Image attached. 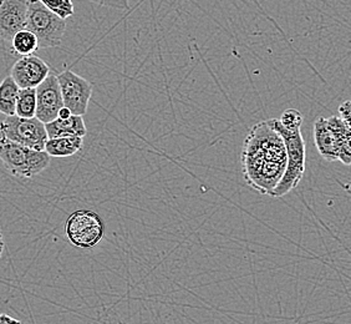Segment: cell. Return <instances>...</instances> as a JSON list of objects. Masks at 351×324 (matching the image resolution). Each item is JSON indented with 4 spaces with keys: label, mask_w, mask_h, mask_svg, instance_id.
I'll use <instances>...</instances> for the list:
<instances>
[{
    "label": "cell",
    "mask_w": 351,
    "mask_h": 324,
    "mask_svg": "<svg viewBox=\"0 0 351 324\" xmlns=\"http://www.w3.org/2000/svg\"><path fill=\"white\" fill-rule=\"evenodd\" d=\"M339 113H340V117L344 120L348 125H350L351 120V106L350 102L346 100L339 106Z\"/></svg>",
    "instance_id": "cell-21"
},
{
    "label": "cell",
    "mask_w": 351,
    "mask_h": 324,
    "mask_svg": "<svg viewBox=\"0 0 351 324\" xmlns=\"http://www.w3.org/2000/svg\"><path fill=\"white\" fill-rule=\"evenodd\" d=\"M0 131L4 136L23 145L29 149L44 151L47 140L45 124H43L36 117H19V116H7L5 120L0 122Z\"/></svg>",
    "instance_id": "cell-6"
},
{
    "label": "cell",
    "mask_w": 351,
    "mask_h": 324,
    "mask_svg": "<svg viewBox=\"0 0 351 324\" xmlns=\"http://www.w3.org/2000/svg\"><path fill=\"white\" fill-rule=\"evenodd\" d=\"M314 139L317 152L328 161H339L338 146L325 117H317L314 124Z\"/></svg>",
    "instance_id": "cell-13"
},
{
    "label": "cell",
    "mask_w": 351,
    "mask_h": 324,
    "mask_svg": "<svg viewBox=\"0 0 351 324\" xmlns=\"http://www.w3.org/2000/svg\"><path fill=\"white\" fill-rule=\"evenodd\" d=\"M101 7L111 8L117 10H126L129 9L130 0H88Z\"/></svg>",
    "instance_id": "cell-20"
},
{
    "label": "cell",
    "mask_w": 351,
    "mask_h": 324,
    "mask_svg": "<svg viewBox=\"0 0 351 324\" xmlns=\"http://www.w3.org/2000/svg\"><path fill=\"white\" fill-rule=\"evenodd\" d=\"M44 7L47 8L50 12L60 16L61 19L66 21L75 13L73 0H39Z\"/></svg>",
    "instance_id": "cell-18"
},
{
    "label": "cell",
    "mask_w": 351,
    "mask_h": 324,
    "mask_svg": "<svg viewBox=\"0 0 351 324\" xmlns=\"http://www.w3.org/2000/svg\"><path fill=\"white\" fill-rule=\"evenodd\" d=\"M27 5L29 0H0V39L10 43L27 27Z\"/></svg>",
    "instance_id": "cell-10"
},
{
    "label": "cell",
    "mask_w": 351,
    "mask_h": 324,
    "mask_svg": "<svg viewBox=\"0 0 351 324\" xmlns=\"http://www.w3.org/2000/svg\"><path fill=\"white\" fill-rule=\"evenodd\" d=\"M245 183L262 195H271L287 167V151L274 119L259 121L250 128L241 155Z\"/></svg>",
    "instance_id": "cell-1"
},
{
    "label": "cell",
    "mask_w": 351,
    "mask_h": 324,
    "mask_svg": "<svg viewBox=\"0 0 351 324\" xmlns=\"http://www.w3.org/2000/svg\"><path fill=\"white\" fill-rule=\"evenodd\" d=\"M71 115H73L71 111H70L68 108H65V106H62V108L59 110V113H58V117H59V119H68V117H70Z\"/></svg>",
    "instance_id": "cell-23"
},
{
    "label": "cell",
    "mask_w": 351,
    "mask_h": 324,
    "mask_svg": "<svg viewBox=\"0 0 351 324\" xmlns=\"http://www.w3.org/2000/svg\"><path fill=\"white\" fill-rule=\"evenodd\" d=\"M35 91H36L35 117L40 120L43 124L54 121L58 117L59 110L64 106L56 75L51 73L47 75V79L35 88Z\"/></svg>",
    "instance_id": "cell-8"
},
{
    "label": "cell",
    "mask_w": 351,
    "mask_h": 324,
    "mask_svg": "<svg viewBox=\"0 0 351 324\" xmlns=\"http://www.w3.org/2000/svg\"><path fill=\"white\" fill-rule=\"evenodd\" d=\"M51 73V69L45 61L35 55L21 56L10 71L15 84L19 89L36 88L39 84L47 79V75Z\"/></svg>",
    "instance_id": "cell-9"
},
{
    "label": "cell",
    "mask_w": 351,
    "mask_h": 324,
    "mask_svg": "<svg viewBox=\"0 0 351 324\" xmlns=\"http://www.w3.org/2000/svg\"><path fill=\"white\" fill-rule=\"evenodd\" d=\"M279 122L283 128H289V130L300 128L303 124V115L295 108H288L280 116Z\"/></svg>",
    "instance_id": "cell-19"
},
{
    "label": "cell",
    "mask_w": 351,
    "mask_h": 324,
    "mask_svg": "<svg viewBox=\"0 0 351 324\" xmlns=\"http://www.w3.org/2000/svg\"><path fill=\"white\" fill-rule=\"evenodd\" d=\"M19 86L9 75L0 84V114L5 116L15 115V105L19 94Z\"/></svg>",
    "instance_id": "cell-15"
},
{
    "label": "cell",
    "mask_w": 351,
    "mask_h": 324,
    "mask_svg": "<svg viewBox=\"0 0 351 324\" xmlns=\"http://www.w3.org/2000/svg\"><path fill=\"white\" fill-rule=\"evenodd\" d=\"M0 161L15 177L32 178L50 165V156L45 151L29 149L12 141L0 131Z\"/></svg>",
    "instance_id": "cell-3"
},
{
    "label": "cell",
    "mask_w": 351,
    "mask_h": 324,
    "mask_svg": "<svg viewBox=\"0 0 351 324\" xmlns=\"http://www.w3.org/2000/svg\"><path fill=\"white\" fill-rule=\"evenodd\" d=\"M326 124L338 146L339 161L343 162L344 165H350L351 125H348L340 116H331L326 119Z\"/></svg>",
    "instance_id": "cell-12"
},
{
    "label": "cell",
    "mask_w": 351,
    "mask_h": 324,
    "mask_svg": "<svg viewBox=\"0 0 351 324\" xmlns=\"http://www.w3.org/2000/svg\"><path fill=\"white\" fill-rule=\"evenodd\" d=\"M36 36L39 49L60 47L66 21L44 7L39 0H29L27 27Z\"/></svg>",
    "instance_id": "cell-4"
},
{
    "label": "cell",
    "mask_w": 351,
    "mask_h": 324,
    "mask_svg": "<svg viewBox=\"0 0 351 324\" xmlns=\"http://www.w3.org/2000/svg\"><path fill=\"white\" fill-rule=\"evenodd\" d=\"M47 139L65 137V136H84L88 134V128L82 116L71 115L68 119L56 117L54 121L45 124Z\"/></svg>",
    "instance_id": "cell-11"
},
{
    "label": "cell",
    "mask_w": 351,
    "mask_h": 324,
    "mask_svg": "<svg viewBox=\"0 0 351 324\" xmlns=\"http://www.w3.org/2000/svg\"><path fill=\"white\" fill-rule=\"evenodd\" d=\"M84 146V137L65 136L47 139L44 151L50 157H69L77 154Z\"/></svg>",
    "instance_id": "cell-14"
},
{
    "label": "cell",
    "mask_w": 351,
    "mask_h": 324,
    "mask_svg": "<svg viewBox=\"0 0 351 324\" xmlns=\"http://www.w3.org/2000/svg\"><path fill=\"white\" fill-rule=\"evenodd\" d=\"M56 79L64 106L68 108L73 115H85L93 96V84L71 70H64L56 75Z\"/></svg>",
    "instance_id": "cell-7"
},
{
    "label": "cell",
    "mask_w": 351,
    "mask_h": 324,
    "mask_svg": "<svg viewBox=\"0 0 351 324\" xmlns=\"http://www.w3.org/2000/svg\"><path fill=\"white\" fill-rule=\"evenodd\" d=\"M36 110V91L34 88L21 89L16 105H15V115L19 117H35Z\"/></svg>",
    "instance_id": "cell-17"
},
{
    "label": "cell",
    "mask_w": 351,
    "mask_h": 324,
    "mask_svg": "<svg viewBox=\"0 0 351 324\" xmlns=\"http://www.w3.org/2000/svg\"><path fill=\"white\" fill-rule=\"evenodd\" d=\"M65 232L73 246L82 250H91L105 236V222L93 209H76L66 220Z\"/></svg>",
    "instance_id": "cell-5"
},
{
    "label": "cell",
    "mask_w": 351,
    "mask_h": 324,
    "mask_svg": "<svg viewBox=\"0 0 351 324\" xmlns=\"http://www.w3.org/2000/svg\"><path fill=\"white\" fill-rule=\"evenodd\" d=\"M0 324H23L19 319L10 317L8 314H0Z\"/></svg>",
    "instance_id": "cell-22"
},
{
    "label": "cell",
    "mask_w": 351,
    "mask_h": 324,
    "mask_svg": "<svg viewBox=\"0 0 351 324\" xmlns=\"http://www.w3.org/2000/svg\"><path fill=\"white\" fill-rule=\"evenodd\" d=\"M4 250H5V242H4V238H3V233H1V231H0V258L3 257Z\"/></svg>",
    "instance_id": "cell-24"
},
{
    "label": "cell",
    "mask_w": 351,
    "mask_h": 324,
    "mask_svg": "<svg viewBox=\"0 0 351 324\" xmlns=\"http://www.w3.org/2000/svg\"><path fill=\"white\" fill-rule=\"evenodd\" d=\"M10 44H12L14 54L21 55V56L33 55L36 50H39V43L36 36L27 29H23L14 35Z\"/></svg>",
    "instance_id": "cell-16"
},
{
    "label": "cell",
    "mask_w": 351,
    "mask_h": 324,
    "mask_svg": "<svg viewBox=\"0 0 351 324\" xmlns=\"http://www.w3.org/2000/svg\"><path fill=\"white\" fill-rule=\"evenodd\" d=\"M274 128L283 139L287 151V167L280 183L271 192L273 198H280L295 189L303 180L305 174V141L300 132V128H285L280 125L278 119H274Z\"/></svg>",
    "instance_id": "cell-2"
}]
</instances>
